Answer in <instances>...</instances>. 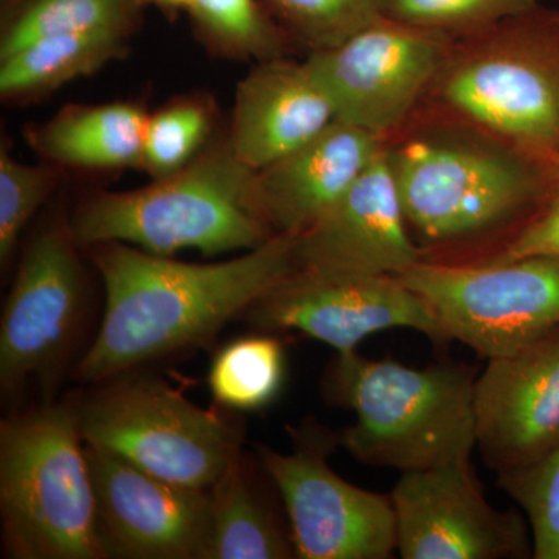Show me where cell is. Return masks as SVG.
Wrapping results in <instances>:
<instances>
[{
  "label": "cell",
  "mask_w": 559,
  "mask_h": 559,
  "mask_svg": "<svg viewBox=\"0 0 559 559\" xmlns=\"http://www.w3.org/2000/svg\"><path fill=\"white\" fill-rule=\"evenodd\" d=\"M92 248L106 308L97 337L76 366L81 382H105L204 344L296 271V237L286 234L212 264L153 255L123 242Z\"/></svg>",
  "instance_id": "1"
},
{
  "label": "cell",
  "mask_w": 559,
  "mask_h": 559,
  "mask_svg": "<svg viewBox=\"0 0 559 559\" xmlns=\"http://www.w3.org/2000/svg\"><path fill=\"white\" fill-rule=\"evenodd\" d=\"M423 105L441 123L498 143L554 176L559 162V10L539 3L455 38Z\"/></svg>",
  "instance_id": "2"
},
{
  "label": "cell",
  "mask_w": 559,
  "mask_h": 559,
  "mask_svg": "<svg viewBox=\"0 0 559 559\" xmlns=\"http://www.w3.org/2000/svg\"><path fill=\"white\" fill-rule=\"evenodd\" d=\"M477 377L466 364L415 369L356 349L330 364L322 390L331 404L356 415L337 433L340 447L364 465L412 473L471 460Z\"/></svg>",
  "instance_id": "3"
},
{
  "label": "cell",
  "mask_w": 559,
  "mask_h": 559,
  "mask_svg": "<svg viewBox=\"0 0 559 559\" xmlns=\"http://www.w3.org/2000/svg\"><path fill=\"white\" fill-rule=\"evenodd\" d=\"M70 229L79 246L123 242L160 257L252 250L277 235L261 209L257 171L229 140L142 189L94 194Z\"/></svg>",
  "instance_id": "4"
},
{
  "label": "cell",
  "mask_w": 559,
  "mask_h": 559,
  "mask_svg": "<svg viewBox=\"0 0 559 559\" xmlns=\"http://www.w3.org/2000/svg\"><path fill=\"white\" fill-rule=\"evenodd\" d=\"M0 516L11 558L106 559L76 407L3 419Z\"/></svg>",
  "instance_id": "5"
},
{
  "label": "cell",
  "mask_w": 559,
  "mask_h": 559,
  "mask_svg": "<svg viewBox=\"0 0 559 559\" xmlns=\"http://www.w3.org/2000/svg\"><path fill=\"white\" fill-rule=\"evenodd\" d=\"M459 132L388 146L407 226L426 245L466 240L536 212L558 183L543 165Z\"/></svg>",
  "instance_id": "6"
},
{
  "label": "cell",
  "mask_w": 559,
  "mask_h": 559,
  "mask_svg": "<svg viewBox=\"0 0 559 559\" xmlns=\"http://www.w3.org/2000/svg\"><path fill=\"white\" fill-rule=\"evenodd\" d=\"M105 382L76 407L84 443L194 489L212 488L242 454V430L235 423L167 382L130 371Z\"/></svg>",
  "instance_id": "7"
},
{
  "label": "cell",
  "mask_w": 559,
  "mask_h": 559,
  "mask_svg": "<svg viewBox=\"0 0 559 559\" xmlns=\"http://www.w3.org/2000/svg\"><path fill=\"white\" fill-rule=\"evenodd\" d=\"M428 305L444 341L488 360L559 330V257L485 264L423 259L400 275Z\"/></svg>",
  "instance_id": "8"
},
{
  "label": "cell",
  "mask_w": 559,
  "mask_h": 559,
  "mask_svg": "<svg viewBox=\"0 0 559 559\" xmlns=\"http://www.w3.org/2000/svg\"><path fill=\"white\" fill-rule=\"evenodd\" d=\"M290 452L260 448L261 466L285 506L297 558L388 559L396 554L390 495L342 479L329 457L337 433L314 421L289 429Z\"/></svg>",
  "instance_id": "9"
},
{
  "label": "cell",
  "mask_w": 559,
  "mask_h": 559,
  "mask_svg": "<svg viewBox=\"0 0 559 559\" xmlns=\"http://www.w3.org/2000/svg\"><path fill=\"white\" fill-rule=\"evenodd\" d=\"M454 36L380 17L307 60L336 120L388 142L425 100L450 57Z\"/></svg>",
  "instance_id": "10"
},
{
  "label": "cell",
  "mask_w": 559,
  "mask_h": 559,
  "mask_svg": "<svg viewBox=\"0 0 559 559\" xmlns=\"http://www.w3.org/2000/svg\"><path fill=\"white\" fill-rule=\"evenodd\" d=\"M389 495L403 559L533 558L527 518L488 502L471 460L401 473Z\"/></svg>",
  "instance_id": "11"
},
{
  "label": "cell",
  "mask_w": 559,
  "mask_h": 559,
  "mask_svg": "<svg viewBox=\"0 0 559 559\" xmlns=\"http://www.w3.org/2000/svg\"><path fill=\"white\" fill-rule=\"evenodd\" d=\"M250 323L263 331H300L342 353L381 331L407 329L444 341L426 301L400 277L322 275L296 270L249 308Z\"/></svg>",
  "instance_id": "12"
},
{
  "label": "cell",
  "mask_w": 559,
  "mask_h": 559,
  "mask_svg": "<svg viewBox=\"0 0 559 559\" xmlns=\"http://www.w3.org/2000/svg\"><path fill=\"white\" fill-rule=\"evenodd\" d=\"M69 227L39 231L22 255L0 320V385L14 393L68 352L81 322L84 278Z\"/></svg>",
  "instance_id": "13"
},
{
  "label": "cell",
  "mask_w": 559,
  "mask_h": 559,
  "mask_svg": "<svg viewBox=\"0 0 559 559\" xmlns=\"http://www.w3.org/2000/svg\"><path fill=\"white\" fill-rule=\"evenodd\" d=\"M86 444V443H84ZM106 559H204L210 489L180 487L86 444Z\"/></svg>",
  "instance_id": "14"
},
{
  "label": "cell",
  "mask_w": 559,
  "mask_h": 559,
  "mask_svg": "<svg viewBox=\"0 0 559 559\" xmlns=\"http://www.w3.org/2000/svg\"><path fill=\"white\" fill-rule=\"evenodd\" d=\"M296 270L400 277L423 260L389 165L388 143L311 229L296 237Z\"/></svg>",
  "instance_id": "15"
},
{
  "label": "cell",
  "mask_w": 559,
  "mask_h": 559,
  "mask_svg": "<svg viewBox=\"0 0 559 559\" xmlns=\"http://www.w3.org/2000/svg\"><path fill=\"white\" fill-rule=\"evenodd\" d=\"M477 450L496 473L535 462L559 443V330L500 358L476 381Z\"/></svg>",
  "instance_id": "16"
},
{
  "label": "cell",
  "mask_w": 559,
  "mask_h": 559,
  "mask_svg": "<svg viewBox=\"0 0 559 559\" xmlns=\"http://www.w3.org/2000/svg\"><path fill=\"white\" fill-rule=\"evenodd\" d=\"M385 140L334 120L299 150L257 171L261 209L275 234L311 229L342 200Z\"/></svg>",
  "instance_id": "17"
},
{
  "label": "cell",
  "mask_w": 559,
  "mask_h": 559,
  "mask_svg": "<svg viewBox=\"0 0 559 559\" xmlns=\"http://www.w3.org/2000/svg\"><path fill=\"white\" fill-rule=\"evenodd\" d=\"M336 120L307 61L271 58L238 84L229 143L253 171L288 156Z\"/></svg>",
  "instance_id": "18"
},
{
  "label": "cell",
  "mask_w": 559,
  "mask_h": 559,
  "mask_svg": "<svg viewBox=\"0 0 559 559\" xmlns=\"http://www.w3.org/2000/svg\"><path fill=\"white\" fill-rule=\"evenodd\" d=\"M148 116L132 103L69 106L43 127L31 142L47 159L84 170L142 167Z\"/></svg>",
  "instance_id": "19"
},
{
  "label": "cell",
  "mask_w": 559,
  "mask_h": 559,
  "mask_svg": "<svg viewBox=\"0 0 559 559\" xmlns=\"http://www.w3.org/2000/svg\"><path fill=\"white\" fill-rule=\"evenodd\" d=\"M212 532L204 559L297 558L290 530L260 498L242 454L212 488Z\"/></svg>",
  "instance_id": "20"
},
{
  "label": "cell",
  "mask_w": 559,
  "mask_h": 559,
  "mask_svg": "<svg viewBox=\"0 0 559 559\" xmlns=\"http://www.w3.org/2000/svg\"><path fill=\"white\" fill-rule=\"evenodd\" d=\"M127 31L76 33L35 40L0 60L3 100L31 98L97 72L127 51Z\"/></svg>",
  "instance_id": "21"
},
{
  "label": "cell",
  "mask_w": 559,
  "mask_h": 559,
  "mask_svg": "<svg viewBox=\"0 0 559 559\" xmlns=\"http://www.w3.org/2000/svg\"><path fill=\"white\" fill-rule=\"evenodd\" d=\"M285 380V353L271 336L241 337L213 359L209 388L219 406L259 411L270 406Z\"/></svg>",
  "instance_id": "22"
},
{
  "label": "cell",
  "mask_w": 559,
  "mask_h": 559,
  "mask_svg": "<svg viewBox=\"0 0 559 559\" xmlns=\"http://www.w3.org/2000/svg\"><path fill=\"white\" fill-rule=\"evenodd\" d=\"M138 0H28L0 40V60L35 40L103 31L130 32Z\"/></svg>",
  "instance_id": "23"
},
{
  "label": "cell",
  "mask_w": 559,
  "mask_h": 559,
  "mask_svg": "<svg viewBox=\"0 0 559 559\" xmlns=\"http://www.w3.org/2000/svg\"><path fill=\"white\" fill-rule=\"evenodd\" d=\"M498 485L527 518L533 558L559 559V443L528 465L499 473Z\"/></svg>",
  "instance_id": "24"
},
{
  "label": "cell",
  "mask_w": 559,
  "mask_h": 559,
  "mask_svg": "<svg viewBox=\"0 0 559 559\" xmlns=\"http://www.w3.org/2000/svg\"><path fill=\"white\" fill-rule=\"evenodd\" d=\"M539 3L540 0H380V9L381 16L388 20L460 38Z\"/></svg>",
  "instance_id": "25"
},
{
  "label": "cell",
  "mask_w": 559,
  "mask_h": 559,
  "mask_svg": "<svg viewBox=\"0 0 559 559\" xmlns=\"http://www.w3.org/2000/svg\"><path fill=\"white\" fill-rule=\"evenodd\" d=\"M210 127L207 108L197 102L173 103L148 116L142 168L159 179L186 167L201 153Z\"/></svg>",
  "instance_id": "26"
},
{
  "label": "cell",
  "mask_w": 559,
  "mask_h": 559,
  "mask_svg": "<svg viewBox=\"0 0 559 559\" xmlns=\"http://www.w3.org/2000/svg\"><path fill=\"white\" fill-rule=\"evenodd\" d=\"M312 50L340 46L381 17L380 0H264Z\"/></svg>",
  "instance_id": "27"
},
{
  "label": "cell",
  "mask_w": 559,
  "mask_h": 559,
  "mask_svg": "<svg viewBox=\"0 0 559 559\" xmlns=\"http://www.w3.org/2000/svg\"><path fill=\"white\" fill-rule=\"evenodd\" d=\"M187 10L210 39L242 57L275 58L278 33L257 0H190Z\"/></svg>",
  "instance_id": "28"
},
{
  "label": "cell",
  "mask_w": 559,
  "mask_h": 559,
  "mask_svg": "<svg viewBox=\"0 0 559 559\" xmlns=\"http://www.w3.org/2000/svg\"><path fill=\"white\" fill-rule=\"evenodd\" d=\"M57 182L47 167L22 164L0 153V263L9 264L22 230Z\"/></svg>",
  "instance_id": "29"
},
{
  "label": "cell",
  "mask_w": 559,
  "mask_h": 559,
  "mask_svg": "<svg viewBox=\"0 0 559 559\" xmlns=\"http://www.w3.org/2000/svg\"><path fill=\"white\" fill-rule=\"evenodd\" d=\"M536 255L559 257V182L550 197L492 261Z\"/></svg>",
  "instance_id": "30"
},
{
  "label": "cell",
  "mask_w": 559,
  "mask_h": 559,
  "mask_svg": "<svg viewBox=\"0 0 559 559\" xmlns=\"http://www.w3.org/2000/svg\"><path fill=\"white\" fill-rule=\"evenodd\" d=\"M154 2L162 3V5L183 7V9H187V5H189L190 0H154Z\"/></svg>",
  "instance_id": "31"
},
{
  "label": "cell",
  "mask_w": 559,
  "mask_h": 559,
  "mask_svg": "<svg viewBox=\"0 0 559 559\" xmlns=\"http://www.w3.org/2000/svg\"><path fill=\"white\" fill-rule=\"evenodd\" d=\"M554 176H555V179H557V182H559V162L557 164V167H555Z\"/></svg>",
  "instance_id": "32"
}]
</instances>
